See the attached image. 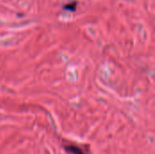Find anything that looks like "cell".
Returning <instances> with one entry per match:
<instances>
[{
	"label": "cell",
	"instance_id": "cell-1",
	"mask_svg": "<svg viewBox=\"0 0 155 154\" xmlns=\"http://www.w3.org/2000/svg\"><path fill=\"white\" fill-rule=\"evenodd\" d=\"M66 151L72 154H85L82 149H80L77 146H68L66 147Z\"/></svg>",
	"mask_w": 155,
	"mask_h": 154
},
{
	"label": "cell",
	"instance_id": "cell-2",
	"mask_svg": "<svg viewBox=\"0 0 155 154\" xmlns=\"http://www.w3.org/2000/svg\"><path fill=\"white\" fill-rule=\"evenodd\" d=\"M76 7H77V2L73 1L71 3H68L65 5H64L63 8L64 10H68V11H71V12H74L76 10Z\"/></svg>",
	"mask_w": 155,
	"mask_h": 154
}]
</instances>
